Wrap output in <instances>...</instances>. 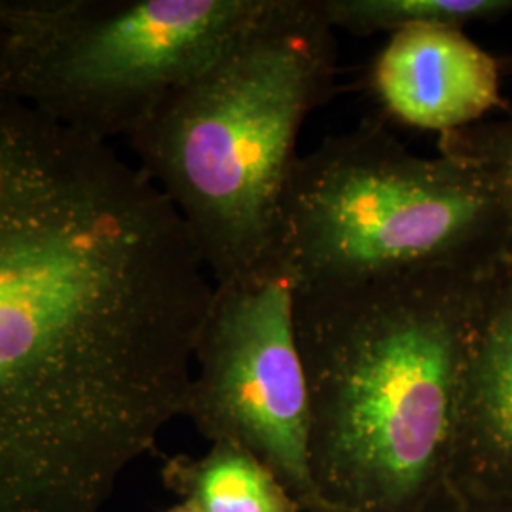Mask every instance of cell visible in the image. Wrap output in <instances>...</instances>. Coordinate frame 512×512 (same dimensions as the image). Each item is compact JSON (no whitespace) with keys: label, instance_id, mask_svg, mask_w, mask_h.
Listing matches in <instances>:
<instances>
[{"label":"cell","instance_id":"cell-1","mask_svg":"<svg viewBox=\"0 0 512 512\" xmlns=\"http://www.w3.org/2000/svg\"><path fill=\"white\" fill-rule=\"evenodd\" d=\"M215 283L109 143L0 93V512H103L184 418Z\"/></svg>","mask_w":512,"mask_h":512},{"label":"cell","instance_id":"cell-2","mask_svg":"<svg viewBox=\"0 0 512 512\" xmlns=\"http://www.w3.org/2000/svg\"><path fill=\"white\" fill-rule=\"evenodd\" d=\"M492 266L296 287L311 475L327 512H416L448 480L465 349Z\"/></svg>","mask_w":512,"mask_h":512},{"label":"cell","instance_id":"cell-3","mask_svg":"<svg viewBox=\"0 0 512 512\" xmlns=\"http://www.w3.org/2000/svg\"><path fill=\"white\" fill-rule=\"evenodd\" d=\"M336 63L317 0H270L217 63L129 137L137 167L179 211L215 285L281 258L298 133L332 95Z\"/></svg>","mask_w":512,"mask_h":512},{"label":"cell","instance_id":"cell-4","mask_svg":"<svg viewBox=\"0 0 512 512\" xmlns=\"http://www.w3.org/2000/svg\"><path fill=\"white\" fill-rule=\"evenodd\" d=\"M279 256L296 287L509 256L492 190L471 165L414 154L363 120L298 156L281 209Z\"/></svg>","mask_w":512,"mask_h":512},{"label":"cell","instance_id":"cell-5","mask_svg":"<svg viewBox=\"0 0 512 512\" xmlns=\"http://www.w3.org/2000/svg\"><path fill=\"white\" fill-rule=\"evenodd\" d=\"M270 0H6L0 93L109 143L217 63Z\"/></svg>","mask_w":512,"mask_h":512},{"label":"cell","instance_id":"cell-6","mask_svg":"<svg viewBox=\"0 0 512 512\" xmlns=\"http://www.w3.org/2000/svg\"><path fill=\"white\" fill-rule=\"evenodd\" d=\"M294 302L296 281L283 258L215 285L184 418L209 442L251 450L304 512H327L311 475L310 391Z\"/></svg>","mask_w":512,"mask_h":512},{"label":"cell","instance_id":"cell-7","mask_svg":"<svg viewBox=\"0 0 512 512\" xmlns=\"http://www.w3.org/2000/svg\"><path fill=\"white\" fill-rule=\"evenodd\" d=\"M448 482L512 501V256L482 279L465 349Z\"/></svg>","mask_w":512,"mask_h":512},{"label":"cell","instance_id":"cell-8","mask_svg":"<svg viewBox=\"0 0 512 512\" xmlns=\"http://www.w3.org/2000/svg\"><path fill=\"white\" fill-rule=\"evenodd\" d=\"M370 90L395 122L439 135L484 122L503 105L497 59L448 25L389 35L370 67Z\"/></svg>","mask_w":512,"mask_h":512},{"label":"cell","instance_id":"cell-9","mask_svg":"<svg viewBox=\"0 0 512 512\" xmlns=\"http://www.w3.org/2000/svg\"><path fill=\"white\" fill-rule=\"evenodd\" d=\"M162 482L198 512H304L285 482L245 446L209 442L202 456H173Z\"/></svg>","mask_w":512,"mask_h":512},{"label":"cell","instance_id":"cell-10","mask_svg":"<svg viewBox=\"0 0 512 512\" xmlns=\"http://www.w3.org/2000/svg\"><path fill=\"white\" fill-rule=\"evenodd\" d=\"M330 27L355 37L399 33L418 25L463 29L512 16V0H317Z\"/></svg>","mask_w":512,"mask_h":512},{"label":"cell","instance_id":"cell-11","mask_svg":"<svg viewBox=\"0 0 512 512\" xmlns=\"http://www.w3.org/2000/svg\"><path fill=\"white\" fill-rule=\"evenodd\" d=\"M439 154L471 165L488 184L507 224L512 256V112L499 120L439 135Z\"/></svg>","mask_w":512,"mask_h":512},{"label":"cell","instance_id":"cell-12","mask_svg":"<svg viewBox=\"0 0 512 512\" xmlns=\"http://www.w3.org/2000/svg\"><path fill=\"white\" fill-rule=\"evenodd\" d=\"M416 512H512V501L469 494L446 480Z\"/></svg>","mask_w":512,"mask_h":512},{"label":"cell","instance_id":"cell-13","mask_svg":"<svg viewBox=\"0 0 512 512\" xmlns=\"http://www.w3.org/2000/svg\"><path fill=\"white\" fill-rule=\"evenodd\" d=\"M165 512H198L194 507H190V505H186L183 501H179L177 505H173L171 509H167Z\"/></svg>","mask_w":512,"mask_h":512}]
</instances>
